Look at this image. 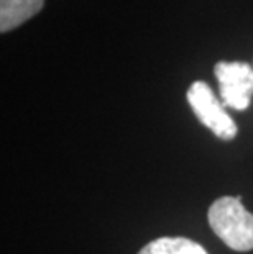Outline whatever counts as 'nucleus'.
I'll list each match as a JSON object with an SVG mask.
<instances>
[{"mask_svg": "<svg viewBox=\"0 0 253 254\" xmlns=\"http://www.w3.org/2000/svg\"><path fill=\"white\" fill-rule=\"evenodd\" d=\"M219 94L225 107L247 110L253 95V67L242 61H220L214 67Z\"/></svg>", "mask_w": 253, "mask_h": 254, "instance_id": "obj_3", "label": "nucleus"}, {"mask_svg": "<svg viewBox=\"0 0 253 254\" xmlns=\"http://www.w3.org/2000/svg\"><path fill=\"white\" fill-rule=\"evenodd\" d=\"M209 225L215 235L234 251L253 250V213L244 207L242 197H220L207 213Z\"/></svg>", "mask_w": 253, "mask_h": 254, "instance_id": "obj_1", "label": "nucleus"}, {"mask_svg": "<svg viewBox=\"0 0 253 254\" xmlns=\"http://www.w3.org/2000/svg\"><path fill=\"white\" fill-rule=\"evenodd\" d=\"M187 102L197 120L207 127L220 139L230 141L237 134V125L234 118L224 109V104L217 99L209 84L196 80L187 90Z\"/></svg>", "mask_w": 253, "mask_h": 254, "instance_id": "obj_2", "label": "nucleus"}, {"mask_svg": "<svg viewBox=\"0 0 253 254\" xmlns=\"http://www.w3.org/2000/svg\"><path fill=\"white\" fill-rule=\"evenodd\" d=\"M138 254H209L199 243L181 236L158 238L147 246H143Z\"/></svg>", "mask_w": 253, "mask_h": 254, "instance_id": "obj_5", "label": "nucleus"}, {"mask_svg": "<svg viewBox=\"0 0 253 254\" xmlns=\"http://www.w3.org/2000/svg\"><path fill=\"white\" fill-rule=\"evenodd\" d=\"M45 5V0H0V31L15 30L26 20L35 17Z\"/></svg>", "mask_w": 253, "mask_h": 254, "instance_id": "obj_4", "label": "nucleus"}]
</instances>
